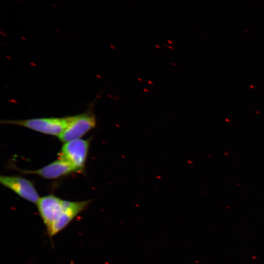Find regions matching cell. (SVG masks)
<instances>
[{
  "label": "cell",
  "mask_w": 264,
  "mask_h": 264,
  "mask_svg": "<svg viewBox=\"0 0 264 264\" xmlns=\"http://www.w3.org/2000/svg\"><path fill=\"white\" fill-rule=\"evenodd\" d=\"M90 202V200L82 201L64 200L63 213L47 233L48 236L53 237L65 229L77 215L87 207Z\"/></svg>",
  "instance_id": "cell-6"
},
{
  "label": "cell",
  "mask_w": 264,
  "mask_h": 264,
  "mask_svg": "<svg viewBox=\"0 0 264 264\" xmlns=\"http://www.w3.org/2000/svg\"><path fill=\"white\" fill-rule=\"evenodd\" d=\"M89 146V140L78 139L64 143L59 154V159L74 167L78 172L85 167Z\"/></svg>",
  "instance_id": "cell-3"
},
{
  "label": "cell",
  "mask_w": 264,
  "mask_h": 264,
  "mask_svg": "<svg viewBox=\"0 0 264 264\" xmlns=\"http://www.w3.org/2000/svg\"><path fill=\"white\" fill-rule=\"evenodd\" d=\"M74 117L75 115L22 120H3L0 122L4 124L22 126L44 134L58 137L70 124Z\"/></svg>",
  "instance_id": "cell-1"
},
{
  "label": "cell",
  "mask_w": 264,
  "mask_h": 264,
  "mask_svg": "<svg viewBox=\"0 0 264 264\" xmlns=\"http://www.w3.org/2000/svg\"><path fill=\"white\" fill-rule=\"evenodd\" d=\"M64 200L50 195L40 198L37 205L39 214L45 225L47 233L61 217L64 208Z\"/></svg>",
  "instance_id": "cell-4"
},
{
  "label": "cell",
  "mask_w": 264,
  "mask_h": 264,
  "mask_svg": "<svg viewBox=\"0 0 264 264\" xmlns=\"http://www.w3.org/2000/svg\"><path fill=\"white\" fill-rule=\"evenodd\" d=\"M0 182L21 198L30 202L37 204L40 199L32 183L27 179L20 176H1Z\"/></svg>",
  "instance_id": "cell-5"
},
{
  "label": "cell",
  "mask_w": 264,
  "mask_h": 264,
  "mask_svg": "<svg viewBox=\"0 0 264 264\" xmlns=\"http://www.w3.org/2000/svg\"><path fill=\"white\" fill-rule=\"evenodd\" d=\"M21 171L25 174L38 175L46 179H55L73 172H78L72 165L59 158L39 169Z\"/></svg>",
  "instance_id": "cell-7"
},
{
  "label": "cell",
  "mask_w": 264,
  "mask_h": 264,
  "mask_svg": "<svg viewBox=\"0 0 264 264\" xmlns=\"http://www.w3.org/2000/svg\"><path fill=\"white\" fill-rule=\"evenodd\" d=\"M89 108L85 112L75 115V117L68 127L58 136L63 143L80 139L96 125V119L92 110Z\"/></svg>",
  "instance_id": "cell-2"
}]
</instances>
